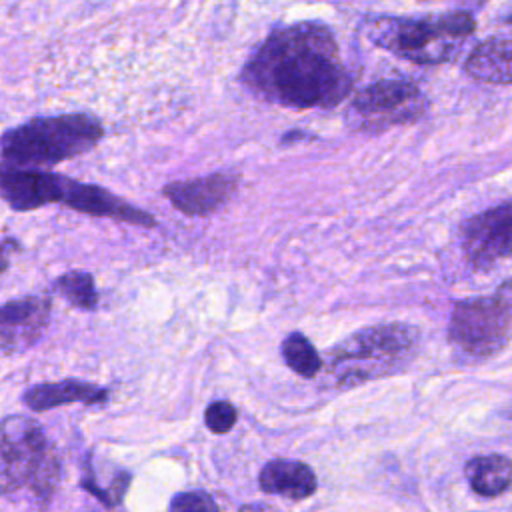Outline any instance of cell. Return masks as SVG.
I'll return each instance as SVG.
<instances>
[{"label": "cell", "mask_w": 512, "mask_h": 512, "mask_svg": "<svg viewBox=\"0 0 512 512\" xmlns=\"http://www.w3.org/2000/svg\"><path fill=\"white\" fill-rule=\"evenodd\" d=\"M260 98L286 108H332L352 88L338 44L322 22H298L274 30L242 72Z\"/></svg>", "instance_id": "6da1fadb"}, {"label": "cell", "mask_w": 512, "mask_h": 512, "mask_svg": "<svg viewBox=\"0 0 512 512\" xmlns=\"http://www.w3.org/2000/svg\"><path fill=\"white\" fill-rule=\"evenodd\" d=\"M420 330L412 324L390 322L366 326L328 352L326 370L338 388H350L392 376L418 356Z\"/></svg>", "instance_id": "7a4b0ae2"}, {"label": "cell", "mask_w": 512, "mask_h": 512, "mask_svg": "<svg viewBox=\"0 0 512 512\" xmlns=\"http://www.w3.org/2000/svg\"><path fill=\"white\" fill-rule=\"evenodd\" d=\"M104 128L90 114L32 118L0 136L2 158L16 168H46L92 150Z\"/></svg>", "instance_id": "3957f363"}, {"label": "cell", "mask_w": 512, "mask_h": 512, "mask_svg": "<svg viewBox=\"0 0 512 512\" xmlns=\"http://www.w3.org/2000/svg\"><path fill=\"white\" fill-rule=\"evenodd\" d=\"M476 30L468 12H444L422 18L382 16L368 26L370 40L414 64H440L450 60Z\"/></svg>", "instance_id": "277c9868"}, {"label": "cell", "mask_w": 512, "mask_h": 512, "mask_svg": "<svg viewBox=\"0 0 512 512\" xmlns=\"http://www.w3.org/2000/svg\"><path fill=\"white\" fill-rule=\"evenodd\" d=\"M58 478V456L42 426L26 416L0 420V496L26 488L38 500H48Z\"/></svg>", "instance_id": "5b68a950"}, {"label": "cell", "mask_w": 512, "mask_h": 512, "mask_svg": "<svg viewBox=\"0 0 512 512\" xmlns=\"http://www.w3.org/2000/svg\"><path fill=\"white\" fill-rule=\"evenodd\" d=\"M512 298L506 280L494 294L456 302L448 338L456 352L470 360H484L500 352L510 336Z\"/></svg>", "instance_id": "8992f818"}, {"label": "cell", "mask_w": 512, "mask_h": 512, "mask_svg": "<svg viewBox=\"0 0 512 512\" xmlns=\"http://www.w3.org/2000/svg\"><path fill=\"white\" fill-rule=\"evenodd\" d=\"M428 100L408 80H378L354 94L348 116L356 130H386L420 120Z\"/></svg>", "instance_id": "52a82bcc"}, {"label": "cell", "mask_w": 512, "mask_h": 512, "mask_svg": "<svg viewBox=\"0 0 512 512\" xmlns=\"http://www.w3.org/2000/svg\"><path fill=\"white\" fill-rule=\"evenodd\" d=\"M460 244L476 268L506 260L512 244V204L506 200L466 220L460 228Z\"/></svg>", "instance_id": "ba28073f"}, {"label": "cell", "mask_w": 512, "mask_h": 512, "mask_svg": "<svg viewBox=\"0 0 512 512\" xmlns=\"http://www.w3.org/2000/svg\"><path fill=\"white\" fill-rule=\"evenodd\" d=\"M238 184V174L216 172L210 176L170 182L162 188V194L186 216H208L234 196Z\"/></svg>", "instance_id": "9c48e42d"}, {"label": "cell", "mask_w": 512, "mask_h": 512, "mask_svg": "<svg viewBox=\"0 0 512 512\" xmlns=\"http://www.w3.org/2000/svg\"><path fill=\"white\" fill-rule=\"evenodd\" d=\"M60 204L90 214V216H100V218H112L144 228L156 226V218L134 204L126 202L124 198L112 194L110 190L96 186V184H84L76 182L64 176L62 180V194H60Z\"/></svg>", "instance_id": "30bf717a"}, {"label": "cell", "mask_w": 512, "mask_h": 512, "mask_svg": "<svg viewBox=\"0 0 512 512\" xmlns=\"http://www.w3.org/2000/svg\"><path fill=\"white\" fill-rule=\"evenodd\" d=\"M50 318V300L42 296H26L0 306V346L28 348L32 346Z\"/></svg>", "instance_id": "8fae6325"}, {"label": "cell", "mask_w": 512, "mask_h": 512, "mask_svg": "<svg viewBox=\"0 0 512 512\" xmlns=\"http://www.w3.org/2000/svg\"><path fill=\"white\" fill-rule=\"evenodd\" d=\"M62 180L64 176L60 174L40 172L36 168L0 170V192L10 208L20 212L34 210L44 204L60 202Z\"/></svg>", "instance_id": "7c38bea8"}, {"label": "cell", "mask_w": 512, "mask_h": 512, "mask_svg": "<svg viewBox=\"0 0 512 512\" xmlns=\"http://www.w3.org/2000/svg\"><path fill=\"white\" fill-rule=\"evenodd\" d=\"M258 484L262 492L284 496L290 500L310 498L318 488L314 470L300 460L288 458H274L266 462L260 470Z\"/></svg>", "instance_id": "4fadbf2b"}, {"label": "cell", "mask_w": 512, "mask_h": 512, "mask_svg": "<svg viewBox=\"0 0 512 512\" xmlns=\"http://www.w3.org/2000/svg\"><path fill=\"white\" fill-rule=\"evenodd\" d=\"M24 404L34 412L52 410L56 406L84 402V404H102L108 400V390L100 388L92 382L84 380H58V382H44L28 388L22 396Z\"/></svg>", "instance_id": "5bb4252c"}, {"label": "cell", "mask_w": 512, "mask_h": 512, "mask_svg": "<svg viewBox=\"0 0 512 512\" xmlns=\"http://www.w3.org/2000/svg\"><path fill=\"white\" fill-rule=\"evenodd\" d=\"M468 76L488 84H510V40L488 38L480 42L466 58Z\"/></svg>", "instance_id": "9a60e30c"}, {"label": "cell", "mask_w": 512, "mask_h": 512, "mask_svg": "<svg viewBox=\"0 0 512 512\" xmlns=\"http://www.w3.org/2000/svg\"><path fill=\"white\" fill-rule=\"evenodd\" d=\"M466 476L470 482V488L484 498L500 496L508 490L512 480L510 460L502 454H488L478 456L468 462Z\"/></svg>", "instance_id": "2e32d148"}, {"label": "cell", "mask_w": 512, "mask_h": 512, "mask_svg": "<svg viewBox=\"0 0 512 512\" xmlns=\"http://www.w3.org/2000/svg\"><path fill=\"white\" fill-rule=\"evenodd\" d=\"M282 358L288 368L304 378H314L322 370V358L312 346V342L300 334L292 332L282 342Z\"/></svg>", "instance_id": "e0dca14e"}, {"label": "cell", "mask_w": 512, "mask_h": 512, "mask_svg": "<svg viewBox=\"0 0 512 512\" xmlns=\"http://www.w3.org/2000/svg\"><path fill=\"white\" fill-rule=\"evenodd\" d=\"M54 290L66 298L72 306L82 310H94L98 304V292L94 288V278L88 272L72 270L62 274L54 282Z\"/></svg>", "instance_id": "ac0fdd59"}, {"label": "cell", "mask_w": 512, "mask_h": 512, "mask_svg": "<svg viewBox=\"0 0 512 512\" xmlns=\"http://www.w3.org/2000/svg\"><path fill=\"white\" fill-rule=\"evenodd\" d=\"M238 420V412L236 408L226 402V400H218V402H212L206 412H204V424L208 426V430H212L214 434H224L228 430L234 428Z\"/></svg>", "instance_id": "d6986e66"}, {"label": "cell", "mask_w": 512, "mask_h": 512, "mask_svg": "<svg viewBox=\"0 0 512 512\" xmlns=\"http://www.w3.org/2000/svg\"><path fill=\"white\" fill-rule=\"evenodd\" d=\"M170 510H218L214 498L206 492H182L172 498Z\"/></svg>", "instance_id": "ffe728a7"}, {"label": "cell", "mask_w": 512, "mask_h": 512, "mask_svg": "<svg viewBox=\"0 0 512 512\" xmlns=\"http://www.w3.org/2000/svg\"><path fill=\"white\" fill-rule=\"evenodd\" d=\"M12 248H18V244L14 240L0 242V272H4L8 268V256H10Z\"/></svg>", "instance_id": "44dd1931"}]
</instances>
